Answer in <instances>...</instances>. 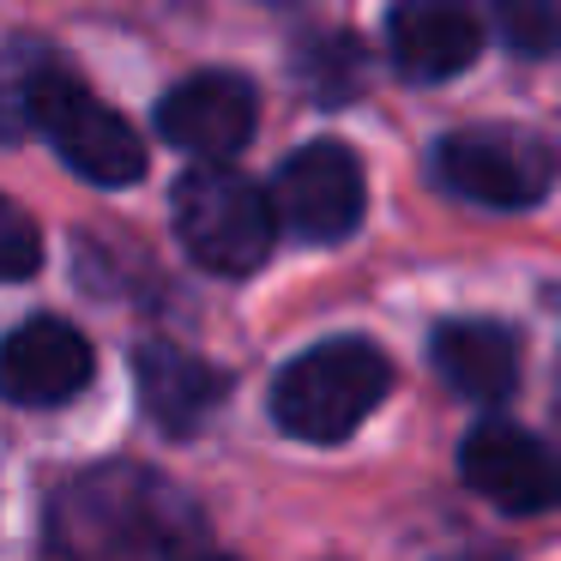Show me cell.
<instances>
[{"instance_id": "10", "label": "cell", "mask_w": 561, "mask_h": 561, "mask_svg": "<svg viewBox=\"0 0 561 561\" xmlns=\"http://www.w3.org/2000/svg\"><path fill=\"white\" fill-rule=\"evenodd\" d=\"M387 55L404 79L435 85L483 55V25L465 0H399L387 13Z\"/></svg>"}, {"instance_id": "17", "label": "cell", "mask_w": 561, "mask_h": 561, "mask_svg": "<svg viewBox=\"0 0 561 561\" xmlns=\"http://www.w3.org/2000/svg\"><path fill=\"white\" fill-rule=\"evenodd\" d=\"M194 561H230V556H194Z\"/></svg>"}, {"instance_id": "2", "label": "cell", "mask_w": 561, "mask_h": 561, "mask_svg": "<svg viewBox=\"0 0 561 561\" xmlns=\"http://www.w3.org/2000/svg\"><path fill=\"white\" fill-rule=\"evenodd\" d=\"M387 387H392V363L368 339H327L278 368L272 416H278L284 435L332 447L380 411Z\"/></svg>"}, {"instance_id": "9", "label": "cell", "mask_w": 561, "mask_h": 561, "mask_svg": "<svg viewBox=\"0 0 561 561\" xmlns=\"http://www.w3.org/2000/svg\"><path fill=\"white\" fill-rule=\"evenodd\" d=\"M98 363H91V344L79 327L67 320H25L19 332L0 339V399L7 404H31V411H49L67 404L91 387Z\"/></svg>"}, {"instance_id": "14", "label": "cell", "mask_w": 561, "mask_h": 561, "mask_svg": "<svg viewBox=\"0 0 561 561\" xmlns=\"http://www.w3.org/2000/svg\"><path fill=\"white\" fill-rule=\"evenodd\" d=\"M296 73L314 91V103H351L368 79V61H363V49H356V37L320 31V37H308L302 49H296Z\"/></svg>"}, {"instance_id": "15", "label": "cell", "mask_w": 561, "mask_h": 561, "mask_svg": "<svg viewBox=\"0 0 561 561\" xmlns=\"http://www.w3.org/2000/svg\"><path fill=\"white\" fill-rule=\"evenodd\" d=\"M489 19H495V37L525 61H549L561 49L556 0H489Z\"/></svg>"}, {"instance_id": "11", "label": "cell", "mask_w": 561, "mask_h": 561, "mask_svg": "<svg viewBox=\"0 0 561 561\" xmlns=\"http://www.w3.org/2000/svg\"><path fill=\"white\" fill-rule=\"evenodd\" d=\"M134 380H139V399H146V416L163 435H199L218 416L224 392H230L224 368H211L206 356L182 351V344H158V339L134 351Z\"/></svg>"}, {"instance_id": "6", "label": "cell", "mask_w": 561, "mask_h": 561, "mask_svg": "<svg viewBox=\"0 0 561 561\" xmlns=\"http://www.w3.org/2000/svg\"><path fill=\"white\" fill-rule=\"evenodd\" d=\"M272 206H278V224L302 242H344L356 236L368 211V182H363V163H356L351 146L339 139H314V146L290 151L272 175Z\"/></svg>"}, {"instance_id": "16", "label": "cell", "mask_w": 561, "mask_h": 561, "mask_svg": "<svg viewBox=\"0 0 561 561\" xmlns=\"http://www.w3.org/2000/svg\"><path fill=\"white\" fill-rule=\"evenodd\" d=\"M43 266V230L19 199L0 194V284H19Z\"/></svg>"}, {"instance_id": "13", "label": "cell", "mask_w": 561, "mask_h": 561, "mask_svg": "<svg viewBox=\"0 0 561 561\" xmlns=\"http://www.w3.org/2000/svg\"><path fill=\"white\" fill-rule=\"evenodd\" d=\"M55 67L61 61L43 43H7L0 49V139L37 134V91Z\"/></svg>"}, {"instance_id": "8", "label": "cell", "mask_w": 561, "mask_h": 561, "mask_svg": "<svg viewBox=\"0 0 561 561\" xmlns=\"http://www.w3.org/2000/svg\"><path fill=\"white\" fill-rule=\"evenodd\" d=\"M260 98L242 73H194L158 103V134L163 146L187 151L199 163H224L254 139Z\"/></svg>"}, {"instance_id": "4", "label": "cell", "mask_w": 561, "mask_h": 561, "mask_svg": "<svg viewBox=\"0 0 561 561\" xmlns=\"http://www.w3.org/2000/svg\"><path fill=\"white\" fill-rule=\"evenodd\" d=\"M435 175L489 211H525L556 187V151L525 127H459L435 146Z\"/></svg>"}, {"instance_id": "3", "label": "cell", "mask_w": 561, "mask_h": 561, "mask_svg": "<svg viewBox=\"0 0 561 561\" xmlns=\"http://www.w3.org/2000/svg\"><path fill=\"white\" fill-rule=\"evenodd\" d=\"M170 218L182 236L187 260L211 278H248L266 266L278 242V206L260 182L224 170V163H194L170 194Z\"/></svg>"}, {"instance_id": "1", "label": "cell", "mask_w": 561, "mask_h": 561, "mask_svg": "<svg viewBox=\"0 0 561 561\" xmlns=\"http://www.w3.org/2000/svg\"><path fill=\"white\" fill-rule=\"evenodd\" d=\"M199 513L146 465H91L49 501V561H194Z\"/></svg>"}, {"instance_id": "12", "label": "cell", "mask_w": 561, "mask_h": 561, "mask_svg": "<svg viewBox=\"0 0 561 561\" xmlns=\"http://www.w3.org/2000/svg\"><path fill=\"white\" fill-rule=\"evenodd\" d=\"M428 363L459 399L501 404L519 387V339L495 320H447L428 339Z\"/></svg>"}, {"instance_id": "7", "label": "cell", "mask_w": 561, "mask_h": 561, "mask_svg": "<svg viewBox=\"0 0 561 561\" xmlns=\"http://www.w3.org/2000/svg\"><path fill=\"white\" fill-rule=\"evenodd\" d=\"M459 477L501 513H549L561 507V453L519 423H477L459 447Z\"/></svg>"}, {"instance_id": "5", "label": "cell", "mask_w": 561, "mask_h": 561, "mask_svg": "<svg viewBox=\"0 0 561 561\" xmlns=\"http://www.w3.org/2000/svg\"><path fill=\"white\" fill-rule=\"evenodd\" d=\"M37 134L55 146V158L91 187H134L146 175V139L79 85L67 67H55L37 91Z\"/></svg>"}]
</instances>
